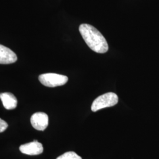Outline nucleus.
I'll return each mask as SVG.
<instances>
[{"mask_svg": "<svg viewBox=\"0 0 159 159\" xmlns=\"http://www.w3.org/2000/svg\"><path fill=\"white\" fill-rule=\"evenodd\" d=\"M79 31L87 45L97 53H105L108 51L107 42L102 34L90 24H82Z\"/></svg>", "mask_w": 159, "mask_h": 159, "instance_id": "nucleus-1", "label": "nucleus"}, {"mask_svg": "<svg viewBox=\"0 0 159 159\" xmlns=\"http://www.w3.org/2000/svg\"><path fill=\"white\" fill-rule=\"evenodd\" d=\"M119 102V97L114 93H107L96 98L91 105V110L96 112L102 108L115 106Z\"/></svg>", "mask_w": 159, "mask_h": 159, "instance_id": "nucleus-2", "label": "nucleus"}, {"mask_svg": "<svg viewBox=\"0 0 159 159\" xmlns=\"http://www.w3.org/2000/svg\"><path fill=\"white\" fill-rule=\"evenodd\" d=\"M40 83L48 87H55L64 85L68 81V77L66 75L56 73H46L40 75L39 77Z\"/></svg>", "mask_w": 159, "mask_h": 159, "instance_id": "nucleus-3", "label": "nucleus"}, {"mask_svg": "<svg viewBox=\"0 0 159 159\" xmlns=\"http://www.w3.org/2000/svg\"><path fill=\"white\" fill-rule=\"evenodd\" d=\"M30 121L35 129L44 131L48 125V116L43 112L35 113L32 115Z\"/></svg>", "mask_w": 159, "mask_h": 159, "instance_id": "nucleus-4", "label": "nucleus"}, {"mask_svg": "<svg viewBox=\"0 0 159 159\" xmlns=\"http://www.w3.org/2000/svg\"><path fill=\"white\" fill-rule=\"evenodd\" d=\"M20 150L22 153L27 155H39L43 152V146L37 140H34L32 142L20 146Z\"/></svg>", "mask_w": 159, "mask_h": 159, "instance_id": "nucleus-5", "label": "nucleus"}, {"mask_svg": "<svg viewBox=\"0 0 159 159\" xmlns=\"http://www.w3.org/2000/svg\"><path fill=\"white\" fill-rule=\"evenodd\" d=\"M17 60V55L14 51L9 48L0 44V64H12L15 63Z\"/></svg>", "mask_w": 159, "mask_h": 159, "instance_id": "nucleus-6", "label": "nucleus"}, {"mask_svg": "<svg viewBox=\"0 0 159 159\" xmlns=\"http://www.w3.org/2000/svg\"><path fill=\"white\" fill-rule=\"evenodd\" d=\"M0 99L4 107L7 110H12L16 108L17 100L14 94L10 93H3L0 94Z\"/></svg>", "mask_w": 159, "mask_h": 159, "instance_id": "nucleus-7", "label": "nucleus"}, {"mask_svg": "<svg viewBox=\"0 0 159 159\" xmlns=\"http://www.w3.org/2000/svg\"><path fill=\"white\" fill-rule=\"evenodd\" d=\"M56 159H82V158L74 152H68L60 156Z\"/></svg>", "mask_w": 159, "mask_h": 159, "instance_id": "nucleus-8", "label": "nucleus"}, {"mask_svg": "<svg viewBox=\"0 0 159 159\" xmlns=\"http://www.w3.org/2000/svg\"><path fill=\"white\" fill-rule=\"evenodd\" d=\"M8 127V124L4 120L0 119V133H2L6 130Z\"/></svg>", "mask_w": 159, "mask_h": 159, "instance_id": "nucleus-9", "label": "nucleus"}]
</instances>
